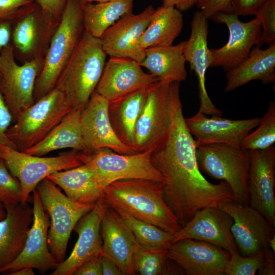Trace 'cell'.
Here are the masks:
<instances>
[{"mask_svg": "<svg viewBox=\"0 0 275 275\" xmlns=\"http://www.w3.org/2000/svg\"><path fill=\"white\" fill-rule=\"evenodd\" d=\"M180 85L177 81L169 84L171 126L165 143L152 151L151 159L163 176V197L182 228L199 210L218 207L234 201V197L227 183L209 182L199 168L197 145L183 116Z\"/></svg>", "mask_w": 275, "mask_h": 275, "instance_id": "obj_1", "label": "cell"}, {"mask_svg": "<svg viewBox=\"0 0 275 275\" xmlns=\"http://www.w3.org/2000/svg\"><path fill=\"white\" fill-rule=\"evenodd\" d=\"M102 199L112 208L172 234L181 228L164 199L162 182L140 178L117 180L104 188Z\"/></svg>", "mask_w": 275, "mask_h": 275, "instance_id": "obj_2", "label": "cell"}, {"mask_svg": "<svg viewBox=\"0 0 275 275\" xmlns=\"http://www.w3.org/2000/svg\"><path fill=\"white\" fill-rule=\"evenodd\" d=\"M106 57L99 38L84 31L55 86L73 108H82L88 101L101 76Z\"/></svg>", "mask_w": 275, "mask_h": 275, "instance_id": "obj_3", "label": "cell"}, {"mask_svg": "<svg viewBox=\"0 0 275 275\" xmlns=\"http://www.w3.org/2000/svg\"><path fill=\"white\" fill-rule=\"evenodd\" d=\"M82 6L80 0H66L36 81L33 103L55 87L62 70L76 47L84 31Z\"/></svg>", "mask_w": 275, "mask_h": 275, "instance_id": "obj_4", "label": "cell"}, {"mask_svg": "<svg viewBox=\"0 0 275 275\" xmlns=\"http://www.w3.org/2000/svg\"><path fill=\"white\" fill-rule=\"evenodd\" d=\"M196 157L201 172L227 183L233 191L234 201L249 205V150L240 146L209 144L197 147Z\"/></svg>", "mask_w": 275, "mask_h": 275, "instance_id": "obj_5", "label": "cell"}, {"mask_svg": "<svg viewBox=\"0 0 275 275\" xmlns=\"http://www.w3.org/2000/svg\"><path fill=\"white\" fill-rule=\"evenodd\" d=\"M72 109L64 93L54 87L22 112L6 135L23 152L44 139Z\"/></svg>", "mask_w": 275, "mask_h": 275, "instance_id": "obj_6", "label": "cell"}, {"mask_svg": "<svg viewBox=\"0 0 275 275\" xmlns=\"http://www.w3.org/2000/svg\"><path fill=\"white\" fill-rule=\"evenodd\" d=\"M35 189L43 209L50 218L48 245L59 264L65 259L68 241L76 224L95 205L81 204L72 200L47 178L42 180Z\"/></svg>", "mask_w": 275, "mask_h": 275, "instance_id": "obj_7", "label": "cell"}, {"mask_svg": "<svg viewBox=\"0 0 275 275\" xmlns=\"http://www.w3.org/2000/svg\"><path fill=\"white\" fill-rule=\"evenodd\" d=\"M0 152L10 172L20 183L22 204L28 202L30 193L48 175L82 165L87 155L72 149L57 156L44 157L25 153L1 143Z\"/></svg>", "mask_w": 275, "mask_h": 275, "instance_id": "obj_8", "label": "cell"}, {"mask_svg": "<svg viewBox=\"0 0 275 275\" xmlns=\"http://www.w3.org/2000/svg\"><path fill=\"white\" fill-rule=\"evenodd\" d=\"M43 59H34L19 65L12 45L0 51V93L3 96L13 119L34 102L35 85Z\"/></svg>", "mask_w": 275, "mask_h": 275, "instance_id": "obj_9", "label": "cell"}, {"mask_svg": "<svg viewBox=\"0 0 275 275\" xmlns=\"http://www.w3.org/2000/svg\"><path fill=\"white\" fill-rule=\"evenodd\" d=\"M170 82L160 79L149 87L135 126L133 148L138 152L154 151L162 146L168 138L172 124Z\"/></svg>", "mask_w": 275, "mask_h": 275, "instance_id": "obj_10", "label": "cell"}, {"mask_svg": "<svg viewBox=\"0 0 275 275\" xmlns=\"http://www.w3.org/2000/svg\"><path fill=\"white\" fill-rule=\"evenodd\" d=\"M152 152L149 150L123 154L102 148L87 154L85 163L92 169L104 189L113 182L122 179L140 178L162 182L163 176L152 163Z\"/></svg>", "mask_w": 275, "mask_h": 275, "instance_id": "obj_11", "label": "cell"}, {"mask_svg": "<svg viewBox=\"0 0 275 275\" xmlns=\"http://www.w3.org/2000/svg\"><path fill=\"white\" fill-rule=\"evenodd\" d=\"M238 16L234 13H222L211 19L227 25L229 38L223 46L209 49V67H221L227 72L242 62L253 47H260L263 44L259 17L255 16L253 19L244 22L240 21Z\"/></svg>", "mask_w": 275, "mask_h": 275, "instance_id": "obj_12", "label": "cell"}, {"mask_svg": "<svg viewBox=\"0 0 275 275\" xmlns=\"http://www.w3.org/2000/svg\"><path fill=\"white\" fill-rule=\"evenodd\" d=\"M60 20L43 11L36 2L30 11L13 22L11 45L15 58L23 62L44 60Z\"/></svg>", "mask_w": 275, "mask_h": 275, "instance_id": "obj_13", "label": "cell"}, {"mask_svg": "<svg viewBox=\"0 0 275 275\" xmlns=\"http://www.w3.org/2000/svg\"><path fill=\"white\" fill-rule=\"evenodd\" d=\"M218 207L233 220L231 232L241 255L257 254L269 246L270 238L275 235L274 226L257 210L234 201L223 203Z\"/></svg>", "mask_w": 275, "mask_h": 275, "instance_id": "obj_14", "label": "cell"}, {"mask_svg": "<svg viewBox=\"0 0 275 275\" xmlns=\"http://www.w3.org/2000/svg\"><path fill=\"white\" fill-rule=\"evenodd\" d=\"M108 102L94 91L81 108V132L88 154L102 148H108L119 154L139 153L121 142L116 135L108 116Z\"/></svg>", "mask_w": 275, "mask_h": 275, "instance_id": "obj_15", "label": "cell"}, {"mask_svg": "<svg viewBox=\"0 0 275 275\" xmlns=\"http://www.w3.org/2000/svg\"><path fill=\"white\" fill-rule=\"evenodd\" d=\"M33 222L24 248L19 256L0 273L13 272L23 267L37 269L41 274L54 270L59 263L50 253L47 242L49 217L44 210L36 189L33 191Z\"/></svg>", "mask_w": 275, "mask_h": 275, "instance_id": "obj_16", "label": "cell"}, {"mask_svg": "<svg viewBox=\"0 0 275 275\" xmlns=\"http://www.w3.org/2000/svg\"><path fill=\"white\" fill-rule=\"evenodd\" d=\"M167 255L188 275H225L231 257L229 252L217 245L189 238L171 243Z\"/></svg>", "mask_w": 275, "mask_h": 275, "instance_id": "obj_17", "label": "cell"}, {"mask_svg": "<svg viewBox=\"0 0 275 275\" xmlns=\"http://www.w3.org/2000/svg\"><path fill=\"white\" fill-rule=\"evenodd\" d=\"M155 9L152 5L141 13L126 14L108 28L99 38L102 47L110 57L125 58L139 64L145 56V49L139 39L151 19Z\"/></svg>", "mask_w": 275, "mask_h": 275, "instance_id": "obj_18", "label": "cell"}, {"mask_svg": "<svg viewBox=\"0 0 275 275\" xmlns=\"http://www.w3.org/2000/svg\"><path fill=\"white\" fill-rule=\"evenodd\" d=\"M262 117L231 120L207 115L198 111L185 118L186 127L197 147L212 144L240 146L245 137L261 123Z\"/></svg>", "mask_w": 275, "mask_h": 275, "instance_id": "obj_19", "label": "cell"}, {"mask_svg": "<svg viewBox=\"0 0 275 275\" xmlns=\"http://www.w3.org/2000/svg\"><path fill=\"white\" fill-rule=\"evenodd\" d=\"M249 151V205L274 226L275 146Z\"/></svg>", "mask_w": 275, "mask_h": 275, "instance_id": "obj_20", "label": "cell"}, {"mask_svg": "<svg viewBox=\"0 0 275 275\" xmlns=\"http://www.w3.org/2000/svg\"><path fill=\"white\" fill-rule=\"evenodd\" d=\"M233 223L232 217L218 207L202 209L173 234L170 244L182 239H193L217 245L232 254L238 251L231 232Z\"/></svg>", "mask_w": 275, "mask_h": 275, "instance_id": "obj_21", "label": "cell"}, {"mask_svg": "<svg viewBox=\"0 0 275 275\" xmlns=\"http://www.w3.org/2000/svg\"><path fill=\"white\" fill-rule=\"evenodd\" d=\"M160 79L146 73L136 61L111 57L105 63L95 91L108 101L138 89L148 87Z\"/></svg>", "mask_w": 275, "mask_h": 275, "instance_id": "obj_22", "label": "cell"}, {"mask_svg": "<svg viewBox=\"0 0 275 275\" xmlns=\"http://www.w3.org/2000/svg\"><path fill=\"white\" fill-rule=\"evenodd\" d=\"M208 19L198 10L191 21V33L186 41L184 50L186 61L189 63L198 80L200 108L199 111L207 115L221 116L222 112L216 107L209 98L205 86L206 72L209 68L207 45Z\"/></svg>", "mask_w": 275, "mask_h": 275, "instance_id": "obj_23", "label": "cell"}, {"mask_svg": "<svg viewBox=\"0 0 275 275\" xmlns=\"http://www.w3.org/2000/svg\"><path fill=\"white\" fill-rule=\"evenodd\" d=\"M105 205L102 198L78 221L73 229L78 237L73 250L66 259L58 264L51 275H73L76 268L84 262L102 254L100 230Z\"/></svg>", "mask_w": 275, "mask_h": 275, "instance_id": "obj_24", "label": "cell"}, {"mask_svg": "<svg viewBox=\"0 0 275 275\" xmlns=\"http://www.w3.org/2000/svg\"><path fill=\"white\" fill-rule=\"evenodd\" d=\"M100 233L102 255L114 262L123 275L135 274L132 266V255L137 242L118 212L106 203Z\"/></svg>", "mask_w": 275, "mask_h": 275, "instance_id": "obj_25", "label": "cell"}, {"mask_svg": "<svg viewBox=\"0 0 275 275\" xmlns=\"http://www.w3.org/2000/svg\"><path fill=\"white\" fill-rule=\"evenodd\" d=\"M5 208L6 215L0 221V272L21 254L33 219L28 202Z\"/></svg>", "mask_w": 275, "mask_h": 275, "instance_id": "obj_26", "label": "cell"}, {"mask_svg": "<svg viewBox=\"0 0 275 275\" xmlns=\"http://www.w3.org/2000/svg\"><path fill=\"white\" fill-rule=\"evenodd\" d=\"M149 87L110 101L108 104V118L116 135L121 142L133 149L135 126L144 106Z\"/></svg>", "mask_w": 275, "mask_h": 275, "instance_id": "obj_27", "label": "cell"}, {"mask_svg": "<svg viewBox=\"0 0 275 275\" xmlns=\"http://www.w3.org/2000/svg\"><path fill=\"white\" fill-rule=\"evenodd\" d=\"M225 92H229L249 82L260 80L263 84L275 81V43L265 49L254 46L249 56L226 73Z\"/></svg>", "mask_w": 275, "mask_h": 275, "instance_id": "obj_28", "label": "cell"}, {"mask_svg": "<svg viewBox=\"0 0 275 275\" xmlns=\"http://www.w3.org/2000/svg\"><path fill=\"white\" fill-rule=\"evenodd\" d=\"M65 191L72 200L95 205L103 197L104 189L92 169L86 163L54 172L47 177Z\"/></svg>", "mask_w": 275, "mask_h": 275, "instance_id": "obj_29", "label": "cell"}, {"mask_svg": "<svg viewBox=\"0 0 275 275\" xmlns=\"http://www.w3.org/2000/svg\"><path fill=\"white\" fill-rule=\"evenodd\" d=\"M81 108H73L44 139L23 152L42 156L61 149L71 148L88 154L81 132Z\"/></svg>", "mask_w": 275, "mask_h": 275, "instance_id": "obj_30", "label": "cell"}, {"mask_svg": "<svg viewBox=\"0 0 275 275\" xmlns=\"http://www.w3.org/2000/svg\"><path fill=\"white\" fill-rule=\"evenodd\" d=\"M186 41L176 45L151 47L145 49V56L140 63L161 80L181 82L186 80L184 50Z\"/></svg>", "mask_w": 275, "mask_h": 275, "instance_id": "obj_31", "label": "cell"}, {"mask_svg": "<svg viewBox=\"0 0 275 275\" xmlns=\"http://www.w3.org/2000/svg\"><path fill=\"white\" fill-rule=\"evenodd\" d=\"M183 26L182 12L173 7H159L153 13L146 29L139 39L144 49L173 45Z\"/></svg>", "mask_w": 275, "mask_h": 275, "instance_id": "obj_32", "label": "cell"}, {"mask_svg": "<svg viewBox=\"0 0 275 275\" xmlns=\"http://www.w3.org/2000/svg\"><path fill=\"white\" fill-rule=\"evenodd\" d=\"M134 0H112L104 3L83 4L84 31L99 38L122 16L132 13Z\"/></svg>", "mask_w": 275, "mask_h": 275, "instance_id": "obj_33", "label": "cell"}, {"mask_svg": "<svg viewBox=\"0 0 275 275\" xmlns=\"http://www.w3.org/2000/svg\"><path fill=\"white\" fill-rule=\"evenodd\" d=\"M115 210L132 232L136 242L144 246L168 248L173 234L153 224L134 217L126 212Z\"/></svg>", "mask_w": 275, "mask_h": 275, "instance_id": "obj_34", "label": "cell"}, {"mask_svg": "<svg viewBox=\"0 0 275 275\" xmlns=\"http://www.w3.org/2000/svg\"><path fill=\"white\" fill-rule=\"evenodd\" d=\"M167 248L144 246L136 243L132 255L136 274L163 275L168 259Z\"/></svg>", "mask_w": 275, "mask_h": 275, "instance_id": "obj_35", "label": "cell"}, {"mask_svg": "<svg viewBox=\"0 0 275 275\" xmlns=\"http://www.w3.org/2000/svg\"><path fill=\"white\" fill-rule=\"evenodd\" d=\"M274 142L275 102L270 100L258 128L245 137L240 146L249 150H261L271 146Z\"/></svg>", "mask_w": 275, "mask_h": 275, "instance_id": "obj_36", "label": "cell"}, {"mask_svg": "<svg viewBox=\"0 0 275 275\" xmlns=\"http://www.w3.org/2000/svg\"><path fill=\"white\" fill-rule=\"evenodd\" d=\"M22 188L18 179L9 171L0 158V202L5 206L22 203Z\"/></svg>", "mask_w": 275, "mask_h": 275, "instance_id": "obj_37", "label": "cell"}, {"mask_svg": "<svg viewBox=\"0 0 275 275\" xmlns=\"http://www.w3.org/2000/svg\"><path fill=\"white\" fill-rule=\"evenodd\" d=\"M264 252L248 256L236 252L231 257L225 269V275H254L262 267Z\"/></svg>", "mask_w": 275, "mask_h": 275, "instance_id": "obj_38", "label": "cell"}, {"mask_svg": "<svg viewBox=\"0 0 275 275\" xmlns=\"http://www.w3.org/2000/svg\"><path fill=\"white\" fill-rule=\"evenodd\" d=\"M255 16H258L261 20L262 44H274L275 0H268Z\"/></svg>", "mask_w": 275, "mask_h": 275, "instance_id": "obj_39", "label": "cell"}, {"mask_svg": "<svg viewBox=\"0 0 275 275\" xmlns=\"http://www.w3.org/2000/svg\"><path fill=\"white\" fill-rule=\"evenodd\" d=\"M36 3V0H0V20L13 22L30 11Z\"/></svg>", "mask_w": 275, "mask_h": 275, "instance_id": "obj_40", "label": "cell"}, {"mask_svg": "<svg viewBox=\"0 0 275 275\" xmlns=\"http://www.w3.org/2000/svg\"><path fill=\"white\" fill-rule=\"evenodd\" d=\"M232 1L197 0L196 5L208 19H211L218 13H233Z\"/></svg>", "mask_w": 275, "mask_h": 275, "instance_id": "obj_41", "label": "cell"}, {"mask_svg": "<svg viewBox=\"0 0 275 275\" xmlns=\"http://www.w3.org/2000/svg\"><path fill=\"white\" fill-rule=\"evenodd\" d=\"M267 1L232 0L233 13L238 16H255Z\"/></svg>", "mask_w": 275, "mask_h": 275, "instance_id": "obj_42", "label": "cell"}, {"mask_svg": "<svg viewBox=\"0 0 275 275\" xmlns=\"http://www.w3.org/2000/svg\"><path fill=\"white\" fill-rule=\"evenodd\" d=\"M13 122L12 115L3 96L0 93V143L16 149L6 135V132Z\"/></svg>", "mask_w": 275, "mask_h": 275, "instance_id": "obj_43", "label": "cell"}, {"mask_svg": "<svg viewBox=\"0 0 275 275\" xmlns=\"http://www.w3.org/2000/svg\"><path fill=\"white\" fill-rule=\"evenodd\" d=\"M102 254L97 255L82 263L74 271L73 275H102Z\"/></svg>", "mask_w": 275, "mask_h": 275, "instance_id": "obj_44", "label": "cell"}, {"mask_svg": "<svg viewBox=\"0 0 275 275\" xmlns=\"http://www.w3.org/2000/svg\"><path fill=\"white\" fill-rule=\"evenodd\" d=\"M36 2L43 11L60 20L66 0H36Z\"/></svg>", "mask_w": 275, "mask_h": 275, "instance_id": "obj_45", "label": "cell"}, {"mask_svg": "<svg viewBox=\"0 0 275 275\" xmlns=\"http://www.w3.org/2000/svg\"><path fill=\"white\" fill-rule=\"evenodd\" d=\"M273 252L269 246L264 251V260L261 269L258 271L259 275L275 274V256Z\"/></svg>", "mask_w": 275, "mask_h": 275, "instance_id": "obj_46", "label": "cell"}, {"mask_svg": "<svg viewBox=\"0 0 275 275\" xmlns=\"http://www.w3.org/2000/svg\"><path fill=\"white\" fill-rule=\"evenodd\" d=\"M13 22L0 20V51L11 45Z\"/></svg>", "mask_w": 275, "mask_h": 275, "instance_id": "obj_47", "label": "cell"}, {"mask_svg": "<svg viewBox=\"0 0 275 275\" xmlns=\"http://www.w3.org/2000/svg\"><path fill=\"white\" fill-rule=\"evenodd\" d=\"M163 6L173 7L180 11H186L196 5L197 0H161Z\"/></svg>", "mask_w": 275, "mask_h": 275, "instance_id": "obj_48", "label": "cell"}, {"mask_svg": "<svg viewBox=\"0 0 275 275\" xmlns=\"http://www.w3.org/2000/svg\"><path fill=\"white\" fill-rule=\"evenodd\" d=\"M102 275H123L115 263L102 255L101 259Z\"/></svg>", "mask_w": 275, "mask_h": 275, "instance_id": "obj_49", "label": "cell"}, {"mask_svg": "<svg viewBox=\"0 0 275 275\" xmlns=\"http://www.w3.org/2000/svg\"><path fill=\"white\" fill-rule=\"evenodd\" d=\"M10 275H34L33 268L29 267H23L10 272Z\"/></svg>", "mask_w": 275, "mask_h": 275, "instance_id": "obj_50", "label": "cell"}, {"mask_svg": "<svg viewBox=\"0 0 275 275\" xmlns=\"http://www.w3.org/2000/svg\"><path fill=\"white\" fill-rule=\"evenodd\" d=\"M6 215V211L3 204L0 202V221L4 219Z\"/></svg>", "mask_w": 275, "mask_h": 275, "instance_id": "obj_51", "label": "cell"}, {"mask_svg": "<svg viewBox=\"0 0 275 275\" xmlns=\"http://www.w3.org/2000/svg\"><path fill=\"white\" fill-rule=\"evenodd\" d=\"M269 247L273 251L275 252V235L272 237L269 241L268 244Z\"/></svg>", "mask_w": 275, "mask_h": 275, "instance_id": "obj_52", "label": "cell"}, {"mask_svg": "<svg viewBox=\"0 0 275 275\" xmlns=\"http://www.w3.org/2000/svg\"><path fill=\"white\" fill-rule=\"evenodd\" d=\"M112 0H80L81 2L83 4L89 3H104L110 1Z\"/></svg>", "mask_w": 275, "mask_h": 275, "instance_id": "obj_53", "label": "cell"}, {"mask_svg": "<svg viewBox=\"0 0 275 275\" xmlns=\"http://www.w3.org/2000/svg\"><path fill=\"white\" fill-rule=\"evenodd\" d=\"M0 158H1V152H0Z\"/></svg>", "mask_w": 275, "mask_h": 275, "instance_id": "obj_54", "label": "cell"}]
</instances>
